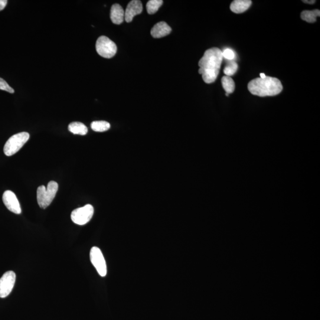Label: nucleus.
I'll use <instances>...</instances> for the list:
<instances>
[{"mask_svg": "<svg viewBox=\"0 0 320 320\" xmlns=\"http://www.w3.org/2000/svg\"><path fill=\"white\" fill-rule=\"evenodd\" d=\"M223 60V51L218 48L206 51L199 62V73L206 83L211 84L217 80Z\"/></svg>", "mask_w": 320, "mask_h": 320, "instance_id": "f257e3e1", "label": "nucleus"}, {"mask_svg": "<svg viewBox=\"0 0 320 320\" xmlns=\"http://www.w3.org/2000/svg\"><path fill=\"white\" fill-rule=\"evenodd\" d=\"M248 89L253 95L260 97L274 96L281 93L283 86L277 78L266 76L256 78L250 81Z\"/></svg>", "mask_w": 320, "mask_h": 320, "instance_id": "f03ea898", "label": "nucleus"}, {"mask_svg": "<svg viewBox=\"0 0 320 320\" xmlns=\"http://www.w3.org/2000/svg\"><path fill=\"white\" fill-rule=\"evenodd\" d=\"M58 190V185L57 182L51 181L49 182L47 188L45 186H41L37 190L38 203L41 208L46 209L53 201Z\"/></svg>", "mask_w": 320, "mask_h": 320, "instance_id": "7ed1b4c3", "label": "nucleus"}, {"mask_svg": "<svg viewBox=\"0 0 320 320\" xmlns=\"http://www.w3.org/2000/svg\"><path fill=\"white\" fill-rule=\"evenodd\" d=\"M30 135L26 132L18 133L11 137L6 142L4 152L7 156H12L17 153L28 142Z\"/></svg>", "mask_w": 320, "mask_h": 320, "instance_id": "20e7f679", "label": "nucleus"}, {"mask_svg": "<svg viewBox=\"0 0 320 320\" xmlns=\"http://www.w3.org/2000/svg\"><path fill=\"white\" fill-rule=\"evenodd\" d=\"M96 51L101 57L109 59L116 54L117 47L115 42L104 36L98 38L96 44Z\"/></svg>", "mask_w": 320, "mask_h": 320, "instance_id": "39448f33", "label": "nucleus"}, {"mask_svg": "<svg viewBox=\"0 0 320 320\" xmlns=\"http://www.w3.org/2000/svg\"><path fill=\"white\" fill-rule=\"evenodd\" d=\"M94 215V208L88 204L83 207L78 208L72 212L71 218L73 223L79 225L87 224Z\"/></svg>", "mask_w": 320, "mask_h": 320, "instance_id": "423d86ee", "label": "nucleus"}, {"mask_svg": "<svg viewBox=\"0 0 320 320\" xmlns=\"http://www.w3.org/2000/svg\"><path fill=\"white\" fill-rule=\"evenodd\" d=\"M90 261L95 267L99 275L102 277L107 275V266L105 259L102 251L99 248L93 247L91 248L90 253Z\"/></svg>", "mask_w": 320, "mask_h": 320, "instance_id": "0eeeda50", "label": "nucleus"}, {"mask_svg": "<svg viewBox=\"0 0 320 320\" xmlns=\"http://www.w3.org/2000/svg\"><path fill=\"white\" fill-rule=\"evenodd\" d=\"M16 274L13 271L6 272L0 279V298L9 295L15 286Z\"/></svg>", "mask_w": 320, "mask_h": 320, "instance_id": "6e6552de", "label": "nucleus"}, {"mask_svg": "<svg viewBox=\"0 0 320 320\" xmlns=\"http://www.w3.org/2000/svg\"><path fill=\"white\" fill-rule=\"evenodd\" d=\"M3 201L10 211L16 214H21L22 209L17 197L13 192L7 191L3 195Z\"/></svg>", "mask_w": 320, "mask_h": 320, "instance_id": "1a4fd4ad", "label": "nucleus"}, {"mask_svg": "<svg viewBox=\"0 0 320 320\" xmlns=\"http://www.w3.org/2000/svg\"><path fill=\"white\" fill-rule=\"evenodd\" d=\"M143 8L141 2L138 0H133L130 2L127 6L125 12V20L126 22L130 23L132 21L135 16L141 14Z\"/></svg>", "mask_w": 320, "mask_h": 320, "instance_id": "9d476101", "label": "nucleus"}, {"mask_svg": "<svg viewBox=\"0 0 320 320\" xmlns=\"http://www.w3.org/2000/svg\"><path fill=\"white\" fill-rule=\"evenodd\" d=\"M172 32V28L165 22H160L154 25L151 31L152 37L162 38L166 37Z\"/></svg>", "mask_w": 320, "mask_h": 320, "instance_id": "9b49d317", "label": "nucleus"}, {"mask_svg": "<svg viewBox=\"0 0 320 320\" xmlns=\"http://www.w3.org/2000/svg\"><path fill=\"white\" fill-rule=\"evenodd\" d=\"M111 21L114 24L120 25L125 20V12L121 6L118 4L113 5L110 11Z\"/></svg>", "mask_w": 320, "mask_h": 320, "instance_id": "f8f14e48", "label": "nucleus"}, {"mask_svg": "<svg viewBox=\"0 0 320 320\" xmlns=\"http://www.w3.org/2000/svg\"><path fill=\"white\" fill-rule=\"evenodd\" d=\"M252 2L250 0H235L230 6L231 11L237 14L244 13L250 8Z\"/></svg>", "mask_w": 320, "mask_h": 320, "instance_id": "ddd939ff", "label": "nucleus"}, {"mask_svg": "<svg viewBox=\"0 0 320 320\" xmlns=\"http://www.w3.org/2000/svg\"><path fill=\"white\" fill-rule=\"evenodd\" d=\"M68 130L76 135H85L88 132L87 126L79 122H72L68 125Z\"/></svg>", "mask_w": 320, "mask_h": 320, "instance_id": "4468645a", "label": "nucleus"}, {"mask_svg": "<svg viewBox=\"0 0 320 320\" xmlns=\"http://www.w3.org/2000/svg\"><path fill=\"white\" fill-rule=\"evenodd\" d=\"M320 15L319 10H314L312 11H303L301 14V18L303 21L308 23H314L316 21V18Z\"/></svg>", "mask_w": 320, "mask_h": 320, "instance_id": "2eb2a0df", "label": "nucleus"}, {"mask_svg": "<svg viewBox=\"0 0 320 320\" xmlns=\"http://www.w3.org/2000/svg\"><path fill=\"white\" fill-rule=\"evenodd\" d=\"M91 128L95 132H105L110 128L109 122L100 120V121H94L91 123Z\"/></svg>", "mask_w": 320, "mask_h": 320, "instance_id": "dca6fc26", "label": "nucleus"}, {"mask_svg": "<svg viewBox=\"0 0 320 320\" xmlns=\"http://www.w3.org/2000/svg\"><path fill=\"white\" fill-rule=\"evenodd\" d=\"M222 85L228 94L233 93L235 90V83L231 77L224 76L222 78Z\"/></svg>", "mask_w": 320, "mask_h": 320, "instance_id": "f3484780", "label": "nucleus"}, {"mask_svg": "<svg viewBox=\"0 0 320 320\" xmlns=\"http://www.w3.org/2000/svg\"><path fill=\"white\" fill-rule=\"evenodd\" d=\"M162 0H150L146 4V11L149 15L155 14L163 5Z\"/></svg>", "mask_w": 320, "mask_h": 320, "instance_id": "a211bd4d", "label": "nucleus"}, {"mask_svg": "<svg viewBox=\"0 0 320 320\" xmlns=\"http://www.w3.org/2000/svg\"><path fill=\"white\" fill-rule=\"evenodd\" d=\"M238 69V65L236 62L233 60L230 61L225 67L224 73L226 76L231 77L236 73Z\"/></svg>", "mask_w": 320, "mask_h": 320, "instance_id": "6ab92c4d", "label": "nucleus"}, {"mask_svg": "<svg viewBox=\"0 0 320 320\" xmlns=\"http://www.w3.org/2000/svg\"><path fill=\"white\" fill-rule=\"evenodd\" d=\"M0 90L8 91L10 93H14L15 92L14 89L10 86L8 83L2 78H0Z\"/></svg>", "mask_w": 320, "mask_h": 320, "instance_id": "aec40b11", "label": "nucleus"}, {"mask_svg": "<svg viewBox=\"0 0 320 320\" xmlns=\"http://www.w3.org/2000/svg\"><path fill=\"white\" fill-rule=\"evenodd\" d=\"M223 57L228 60L232 61L233 60L235 57H236V54H235L234 52L231 50V49L227 48L225 49L223 52Z\"/></svg>", "mask_w": 320, "mask_h": 320, "instance_id": "412c9836", "label": "nucleus"}, {"mask_svg": "<svg viewBox=\"0 0 320 320\" xmlns=\"http://www.w3.org/2000/svg\"><path fill=\"white\" fill-rule=\"evenodd\" d=\"M8 1L6 0H0V11H3L6 8L7 5H8Z\"/></svg>", "mask_w": 320, "mask_h": 320, "instance_id": "4be33fe9", "label": "nucleus"}, {"mask_svg": "<svg viewBox=\"0 0 320 320\" xmlns=\"http://www.w3.org/2000/svg\"><path fill=\"white\" fill-rule=\"evenodd\" d=\"M303 3H306V4L313 5L314 4L315 1L314 0H311V1H308V0H304Z\"/></svg>", "mask_w": 320, "mask_h": 320, "instance_id": "5701e85b", "label": "nucleus"}, {"mask_svg": "<svg viewBox=\"0 0 320 320\" xmlns=\"http://www.w3.org/2000/svg\"><path fill=\"white\" fill-rule=\"evenodd\" d=\"M266 76L265 74H264V73H260V78H263L264 77H265Z\"/></svg>", "mask_w": 320, "mask_h": 320, "instance_id": "b1692460", "label": "nucleus"}, {"mask_svg": "<svg viewBox=\"0 0 320 320\" xmlns=\"http://www.w3.org/2000/svg\"><path fill=\"white\" fill-rule=\"evenodd\" d=\"M225 95H226L227 96H229V94H228V93H226V94H225Z\"/></svg>", "mask_w": 320, "mask_h": 320, "instance_id": "393cba45", "label": "nucleus"}]
</instances>
